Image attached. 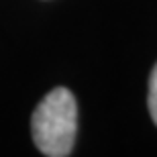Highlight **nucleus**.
<instances>
[{
  "mask_svg": "<svg viewBox=\"0 0 157 157\" xmlns=\"http://www.w3.org/2000/svg\"><path fill=\"white\" fill-rule=\"evenodd\" d=\"M78 106L67 88H53L37 104L31 118V133L37 149L47 157L70 155L76 143Z\"/></svg>",
  "mask_w": 157,
  "mask_h": 157,
  "instance_id": "nucleus-1",
  "label": "nucleus"
},
{
  "mask_svg": "<svg viewBox=\"0 0 157 157\" xmlns=\"http://www.w3.org/2000/svg\"><path fill=\"white\" fill-rule=\"evenodd\" d=\"M149 112H151L153 122L157 124V63L151 71V78H149Z\"/></svg>",
  "mask_w": 157,
  "mask_h": 157,
  "instance_id": "nucleus-2",
  "label": "nucleus"
}]
</instances>
